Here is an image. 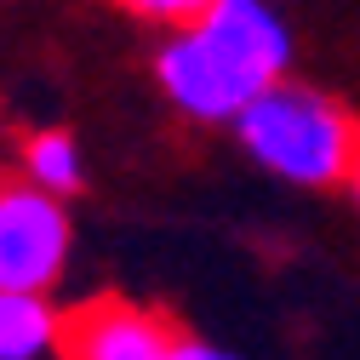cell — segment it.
Here are the masks:
<instances>
[{
	"label": "cell",
	"instance_id": "cell-7",
	"mask_svg": "<svg viewBox=\"0 0 360 360\" xmlns=\"http://www.w3.org/2000/svg\"><path fill=\"white\" fill-rule=\"evenodd\" d=\"M200 6H206V0H138L131 12H138V18H155V23H172L177 34H184V29L200 18Z\"/></svg>",
	"mask_w": 360,
	"mask_h": 360
},
{
	"label": "cell",
	"instance_id": "cell-6",
	"mask_svg": "<svg viewBox=\"0 0 360 360\" xmlns=\"http://www.w3.org/2000/svg\"><path fill=\"white\" fill-rule=\"evenodd\" d=\"M23 177L34 189H46L52 200L69 195V189H80V149H75V138H63V131H40V138H29Z\"/></svg>",
	"mask_w": 360,
	"mask_h": 360
},
{
	"label": "cell",
	"instance_id": "cell-2",
	"mask_svg": "<svg viewBox=\"0 0 360 360\" xmlns=\"http://www.w3.org/2000/svg\"><path fill=\"white\" fill-rule=\"evenodd\" d=\"M235 126H240V143L292 184H343L360 155V120H349L332 98L292 80L263 92Z\"/></svg>",
	"mask_w": 360,
	"mask_h": 360
},
{
	"label": "cell",
	"instance_id": "cell-9",
	"mask_svg": "<svg viewBox=\"0 0 360 360\" xmlns=\"http://www.w3.org/2000/svg\"><path fill=\"white\" fill-rule=\"evenodd\" d=\"M349 189H354V200H360V155H354V172H349Z\"/></svg>",
	"mask_w": 360,
	"mask_h": 360
},
{
	"label": "cell",
	"instance_id": "cell-3",
	"mask_svg": "<svg viewBox=\"0 0 360 360\" xmlns=\"http://www.w3.org/2000/svg\"><path fill=\"white\" fill-rule=\"evenodd\" d=\"M69 257V217L63 206L34 189L23 172H0V292L46 297Z\"/></svg>",
	"mask_w": 360,
	"mask_h": 360
},
{
	"label": "cell",
	"instance_id": "cell-4",
	"mask_svg": "<svg viewBox=\"0 0 360 360\" xmlns=\"http://www.w3.org/2000/svg\"><path fill=\"white\" fill-rule=\"evenodd\" d=\"M177 332L166 314L126 303V297H92L63 314L58 349L63 360H177Z\"/></svg>",
	"mask_w": 360,
	"mask_h": 360
},
{
	"label": "cell",
	"instance_id": "cell-5",
	"mask_svg": "<svg viewBox=\"0 0 360 360\" xmlns=\"http://www.w3.org/2000/svg\"><path fill=\"white\" fill-rule=\"evenodd\" d=\"M58 314L46 297H12L0 292V360H34L58 343Z\"/></svg>",
	"mask_w": 360,
	"mask_h": 360
},
{
	"label": "cell",
	"instance_id": "cell-1",
	"mask_svg": "<svg viewBox=\"0 0 360 360\" xmlns=\"http://www.w3.org/2000/svg\"><path fill=\"white\" fill-rule=\"evenodd\" d=\"M292 63L286 23L257 0H212L200 18L166 40L160 86L195 120H240L263 92H275Z\"/></svg>",
	"mask_w": 360,
	"mask_h": 360
},
{
	"label": "cell",
	"instance_id": "cell-8",
	"mask_svg": "<svg viewBox=\"0 0 360 360\" xmlns=\"http://www.w3.org/2000/svg\"><path fill=\"white\" fill-rule=\"evenodd\" d=\"M177 360H235V354H223V349H206V343L184 338V343H177Z\"/></svg>",
	"mask_w": 360,
	"mask_h": 360
}]
</instances>
